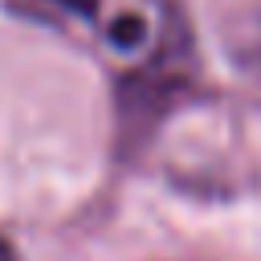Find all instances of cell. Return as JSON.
Wrapping results in <instances>:
<instances>
[{
    "label": "cell",
    "instance_id": "6da1fadb",
    "mask_svg": "<svg viewBox=\"0 0 261 261\" xmlns=\"http://www.w3.org/2000/svg\"><path fill=\"white\" fill-rule=\"evenodd\" d=\"M241 65H245V69L261 82V29H257V33H253V41L241 49Z\"/></svg>",
    "mask_w": 261,
    "mask_h": 261
},
{
    "label": "cell",
    "instance_id": "7a4b0ae2",
    "mask_svg": "<svg viewBox=\"0 0 261 261\" xmlns=\"http://www.w3.org/2000/svg\"><path fill=\"white\" fill-rule=\"evenodd\" d=\"M49 4H57V8H65L73 16H98V4L102 0H49Z\"/></svg>",
    "mask_w": 261,
    "mask_h": 261
},
{
    "label": "cell",
    "instance_id": "3957f363",
    "mask_svg": "<svg viewBox=\"0 0 261 261\" xmlns=\"http://www.w3.org/2000/svg\"><path fill=\"white\" fill-rule=\"evenodd\" d=\"M0 261H16V253H12V245L0 237Z\"/></svg>",
    "mask_w": 261,
    "mask_h": 261
}]
</instances>
